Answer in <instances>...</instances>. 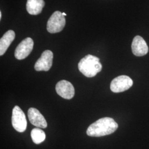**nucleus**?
<instances>
[{
  "instance_id": "2eb2a0df",
  "label": "nucleus",
  "mask_w": 149,
  "mask_h": 149,
  "mask_svg": "<svg viewBox=\"0 0 149 149\" xmlns=\"http://www.w3.org/2000/svg\"><path fill=\"white\" fill-rule=\"evenodd\" d=\"M63 15L64 16H66V15H66L65 13H64H64H63Z\"/></svg>"
},
{
  "instance_id": "20e7f679",
  "label": "nucleus",
  "mask_w": 149,
  "mask_h": 149,
  "mask_svg": "<svg viewBox=\"0 0 149 149\" xmlns=\"http://www.w3.org/2000/svg\"><path fill=\"white\" fill-rule=\"evenodd\" d=\"M12 124L14 129L19 133L24 132L27 129L26 116L19 107L16 106L13 109Z\"/></svg>"
},
{
  "instance_id": "4468645a",
  "label": "nucleus",
  "mask_w": 149,
  "mask_h": 149,
  "mask_svg": "<svg viewBox=\"0 0 149 149\" xmlns=\"http://www.w3.org/2000/svg\"><path fill=\"white\" fill-rule=\"evenodd\" d=\"M1 18H2V12L1 11H0V19H1Z\"/></svg>"
},
{
  "instance_id": "9d476101",
  "label": "nucleus",
  "mask_w": 149,
  "mask_h": 149,
  "mask_svg": "<svg viewBox=\"0 0 149 149\" xmlns=\"http://www.w3.org/2000/svg\"><path fill=\"white\" fill-rule=\"evenodd\" d=\"M132 52L136 56H142L148 53L149 48L144 39L136 36L133 39L132 44Z\"/></svg>"
},
{
  "instance_id": "f8f14e48",
  "label": "nucleus",
  "mask_w": 149,
  "mask_h": 149,
  "mask_svg": "<svg viewBox=\"0 0 149 149\" xmlns=\"http://www.w3.org/2000/svg\"><path fill=\"white\" fill-rule=\"evenodd\" d=\"M44 6V0H27L26 9L29 14L38 15L42 12Z\"/></svg>"
},
{
  "instance_id": "f03ea898",
  "label": "nucleus",
  "mask_w": 149,
  "mask_h": 149,
  "mask_svg": "<svg viewBox=\"0 0 149 149\" xmlns=\"http://www.w3.org/2000/svg\"><path fill=\"white\" fill-rule=\"evenodd\" d=\"M78 68L80 72L86 77H92L101 71L102 65L98 58L88 54L80 60Z\"/></svg>"
},
{
  "instance_id": "9b49d317",
  "label": "nucleus",
  "mask_w": 149,
  "mask_h": 149,
  "mask_svg": "<svg viewBox=\"0 0 149 149\" xmlns=\"http://www.w3.org/2000/svg\"><path fill=\"white\" fill-rule=\"evenodd\" d=\"M15 33L12 30H9L6 32L0 39V55L2 56L10 46L11 43L15 38Z\"/></svg>"
},
{
  "instance_id": "ddd939ff",
  "label": "nucleus",
  "mask_w": 149,
  "mask_h": 149,
  "mask_svg": "<svg viewBox=\"0 0 149 149\" xmlns=\"http://www.w3.org/2000/svg\"><path fill=\"white\" fill-rule=\"evenodd\" d=\"M31 137L33 141L36 144H39L43 142L46 135L44 132L39 128H34L31 132Z\"/></svg>"
},
{
  "instance_id": "39448f33",
  "label": "nucleus",
  "mask_w": 149,
  "mask_h": 149,
  "mask_svg": "<svg viewBox=\"0 0 149 149\" xmlns=\"http://www.w3.org/2000/svg\"><path fill=\"white\" fill-rule=\"evenodd\" d=\"M133 84V81L129 76L121 75L112 80L111 90L114 93H119L128 90Z\"/></svg>"
},
{
  "instance_id": "7ed1b4c3",
  "label": "nucleus",
  "mask_w": 149,
  "mask_h": 149,
  "mask_svg": "<svg viewBox=\"0 0 149 149\" xmlns=\"http://www.w3.org/2000/svg\"><path fill=\"white\" fill-rule=\"evenodd\" d=\"M66 24L65 16L60 11L54 12L48 20L47 28L50 33H56L63 31Z\"/></svg>"
},
{
  "instance_id": "f257e3e1",
  "label": "nucleus",
  "mask_w": 149,
  "mask_h": 149,
  "mask_svg": "<svg viewBox=\"0 0 149 149\" xmlns=\"http://www.w3.org/2000/svg\"><path fill=\"white\" fill-rule=\"evenodd\" d=\"M118 128L117 123L113 118H102L91 124L86 133L90 136L101 137L113 133Z\"/></svg>"
},
{
  "instance_id": "0eeeda50",
  "label": "nucleus",
  "mask_w": 149,
  "mask_h": 149,
  "mask_svg": "<svg viewBox=\"0 0 149 149\" xmlns=\"http://www.w3.org/2000/svg\"><path fill=\"white\" fill-rule=\"evenodd\" d=\"M53 60V52L47 50L42 54L40 58L37 61L34 65V69L37 71H48L52 66Z\"/></svg>"
},
{
  "instance_id": "6e6552de",
  "label": "nucleus",
  "mask_w": 149,
  "mask_h": 149,
  "mask_svg": "<svg viewBox=\"0 0 149 149\" xmlns=\"http://www.w3.org/2000/svg\"><path fill=\"white\" fill-rule=\"evenodd\" d=\"M55 89L57 93L63 98L70 100L74 97V87L71 82L66 80H61L58 82Z\"/></svg>"
},
{
  "instance_id": "1a4fd4ad",
  "label": "nucleus",
  "mask_w": 149,
  "mask_h": 149,
  "mask_svg": "<svg viewBox=\"0 0 149 149\" xmlns=\"http://www.w3.org/2000/svg\"><path fill=\"white\" fill-rule=\"evenodd\" d=\"M28 116L29 120L32 125L39 128H46L47 127V123L43 115L37 109L31 108L28 111Z\"/></svg>"
},
{
  "instance_id": "423d86ee",
  "label": "nucleus",
  "mask_w": 149,
  "mask_h": 149,
  "mask_svg": "<svg viewBox=\"0 0 149 149\" xmlns=\"http://www.w3.org/2000/svg\"><path fill=\"white\" fill-rule=\"evenodd\" d=\"M34 47V42L32 38H27L23 40L17 47L15 56L18 60L26 59L32 52Z\"/></svg>"
}]
</instances>
